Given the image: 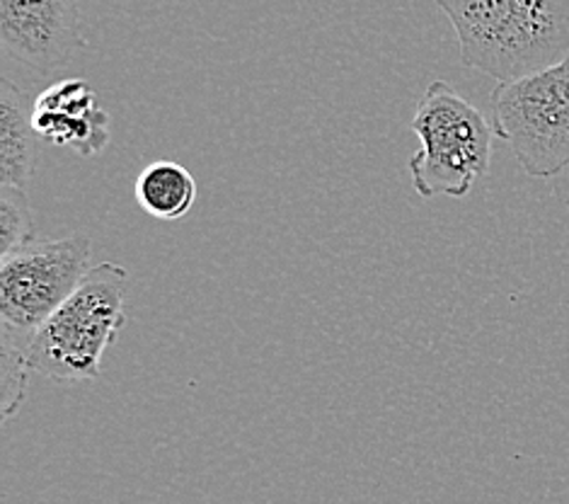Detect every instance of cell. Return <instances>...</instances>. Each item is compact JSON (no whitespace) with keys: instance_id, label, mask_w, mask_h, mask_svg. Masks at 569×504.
<instances>
[{"instance_id":"obj_1","label":"cell","mask_w":569,"mask_h":504,"mask_svg":"<svg viewBox=\"0 0 569 504\" xmlns=\"http://www.w3.org/2000/svg\"><path fill=\"white\" fill-rule=\"evenodd\" d=\"M451 20L460 61L513 83L569 57V0H437Z\"/></svg>"},{"instance_id":"obj_2","label":"cell","mask_w":569,"mask_h":504,"mask_svg":"<svg viewBox=\"0 0 569 504\" xmlns=\"http://www.w3.org/2000/svg\"><path fill=\"white\" fill-rule=\"evenodd\" d=\"M127 269L102 263L88 271L73 296L37 330L27 364L53 381H92L102 357L127 325Z\"/></svg>"},{"instance_id":"obj_3","label":"cell","mask_w":569,"mask_h":504,"mask_svg":"<svg viewBox=\"0 0 569 504\" xmlns=\"http://www.w3.org/2000/svg\"><path fill=\"white\" fill-rule=\"evenodd\" d=\"M410 129L422 144L408 162L419 197L466 199L490 170L495 127L446 80L427 86Z\"/></svg>"},{"instance_id":"obj_4","label":"cell","mask_w":569,"mask_h":504,"mask_svg":"<svg viewBox=\"0 0 569 504\" xmlns=\"http://www.w3.org/2000/svg\"><path fill=\"white\" fill-rule=\"evenodd\" d=\"M495 134L511 146L531 177H555L569 168V57L492 90Z\"/></svg>"},{"instance_id":"obj_5","label":"cell","mask_w":569,"mask_h":504,"mask_svg":"<svg viewBox=\"0 0 569 504\" xmlns=\"http://www.w3.org/2000/svg\"><path fill=\"white\" fill-rule=\"evenodd\" d=\"M92 240L83 234L34 238L0 260V328L34 337L88 277Z\"/></svg>"},{"instance_id":"obj_6","label":"cell","mask_w":569,"mask_h":504,"mask_svg":"<svg viewBox=\"0 0 569 504\" xmlns=\"http://www.w3.org/2000/svg\"><path fill=\"white\" fill-rule=\"evenodd\" d=\"M0 42L34 76H53L86 49L78 0H0Z\"/></svg>"},{"instance_id":"obj_7","label":"cell","mask_w":569,"mask_h":504,"mask_svg":"<svg viewBox=\"0 0 569 504\" xmlns=\"http://www.w3.org/2000/svg\"><path fill=\"white\" fill-rule=\"evenodd\" d=\"M32 125L39 139L51 146L71 148L92 158L110 144V117L98 107V95L80 78L49 86L32 107Z\"/></svg>"},{"instance_id":"obj_8","label":"cell","mask_w":569,"mask_h":504,"mask_svg":"<svg viewBox=\"0 0 569 504\" xmlns=\"http://www.w3.org/2000/svg\"><path fill=\"white\" fill-rule=\"evenodd\" d=\"M32 107L27 92L10 78L0 80V187L24 189L34 175Z\"/></svg>"},{"instance_id":"obj_9","label":"cell","mask_w":569,"mask_h":504,"mask_svg":"<svg viewBox=\"0 0 569 504\" xmlns=\"http://www.w3.org/2000/svg\"><path fill=\"white\" fill-rule=\"evenodd\" d=\"M137 201L160 221L184 219L197 201V180L180 162L156 160L137 180Z\"/></svg>"},{"instance_id":"obj_10","label":"cell","mask_w":569,"mask_h":504,"mask_svg":"<svg viewBox=\"0 0 569 504\" xmlns=\"http://www.w3.org/2000/svg\"><path fill=\"white\" fill-rule=\"evenodd\" d=\"M30 345L32 337L0 328V415H3V422L16 415L27 398Z\"/></svg>"},{"instance_id":"obj_11","label":"cell","mask_w":569,"mask_h":504,"mask_svg":"<svg viewBox=\"0 0 569 504\" xmlns=\"http://www.w3.org/2000/svg\"><path fill=\"white\" fill-rule=\"evenodd\" d=\"M34 238L32 207L24 189L0 187V260Z\"/></svg>"}]
</instances>
